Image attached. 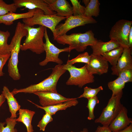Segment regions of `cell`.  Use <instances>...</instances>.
<instances>
[{
	"instance_id": "obj_35",
	"label": "cell",
	"mask_w": 132,
	"mask_h": 132,
	"mask_svg": "<svg viewBox=\"0 0 132 132\" xmlns=\"http://www.w3.org/2000/svg\"><path fill=\"white\" fill-rule=\"evenodd\" d=\"M95 132H112L109 127L99 126Z\"/></svg>"
},
{
	"instance_id": "obj_38",
	"label": "cell",
	"mask_w": 132,
	"mask_h": 132,
	"mask_svg": "<svg viewBox=\"0 0 132 132\" xmlns=\"http://www.w3.org/2000/svg\"><path fill=\"white\" fill-rule=\"evenodd\" d=\"M5 99L3 93L0 95V107L5 100Z\"/></svg>"
},
{
	"instance_id": "obj_6",
	"label": "cell",
	"mask_w": 132,
	"mask_h": 132,
	"mask_svg": "<svg viewBox=\"0 0 132 132\" xmlns=\"http://www.w3.org/2000/svg\"><path fill=\"white\" fill-rule=\"evenodd\" d=\"M123 94L122 90L117 95L111 97L100 116L95 120V123L109 127L124 106L121 102Z\"/></svg>"
},
{
	"instance_id": "obj_18",
	"label": "cell",
	"mask_w": 132,
	"mask_h": 132,
	"mask_svg": "<svg viewBox=\"0 0 132 132\" xmlns=\"http://www.w3.org/2000/svg\"><path fill=\"white\" fill-rule=\"evenodd\" d=\"M90 46L92 50V54L102 55L104 53L120 46L116 41L111 39L106 42L98 40L95 44Z\"/></svg>"
},
{
	"instance_id": "obj_16",
	"label": "cell",
	"mask_w": 132,
	"mask_h": 132,
	"mask_svg": "<svg viewBox=\"0 0 132 132\" xmlns=\"http://www.w3.org/2000/svg\"><path fill=\"white\" fill-rule=\"evenodd\" d=\"M131 50L130 48L124 49L123 52L116 65L111 68L112 75L118 76L120 72L123 69L127 67H132Z\"/></svg>"
},
{
	"instance_id": "obj_23",
	"label": "cell",
	"mask_w": 132,
	"mask_h": 132,
	"mask_svg": "<svg viewBox=\"0 0 132 132\" xmlns=\"http://www.w3.org/2000/svg\"><path fill=\"white\" fill-rule=\"evenodd\" d=\"M10 35L9 31H5L0 30V56L10 53L9 44L8 41Z\"/></svg>"
},
{
	"instance_id": "obj_5",
	"label": "cell",
	"mask_w": 132,
	"mask_h": 132,
	"mask_svg": "<svg viewBox=\"0 0 132 132\" xmlns=\"http://www.w3.org/2000/svg\"><path fill=\"white\" fill-rule=\"evenodd\" d=\"M66 18L59 16L56 14L46 15L42 10L37 8L32 17L23 19L22 21L25 26L33 27L38 25L48 28L51 31L54 36L56 26L60 22Z\"/></svg>"
},
{
	"instance_id": "obj_41",
	"label": "cell",
	"mask_w": 132,
	"mask_h": 132,
	"mask_svg": "<svg viewBox=\"0 0 132 132\" xmlns=\"http://www.w3.org/2000/svg\"><path fill=\"white\" fill-rule=\"evenodd\" d=\"M71 132H73L72 131H71Z\"/></svg>"
},
{
	"instance_id": "obj_2",
	"label": "cell",
	"mask_w": 132,
	"mask_h": 132,
	"mask_svg": "<svg viewBox=\"0 0 132 132\" xmlns=\"http://www.w3.org/2000/svg\"><path fill=\"white\" fill-rule=\"evenodd\" d=\"M63 67V65L58 64L52 68V72L49 76L43 81L24 88L19 89L15 88L11 92L14 95L19 93H33L35 92L42 91L57 92V83L60 77L66 71Z\"/></svg>"
},
{
	"instance_id": "obj_4",
	"label": "cell",
	"mask_w": 132,
	"mask_h": 132,
	"mask_svg": "<svg viewBox=\"0 0 132 132\" xmlns=\"http://www.w3.org/2000/svg\"><path fill=\"white\" fill-rule=\"evenodd\" d=\"M25 27L27 34L23 44L21 45L20 50H29L38 54L43 53L44 51L43 39L45 27L39 25L38 27L34 28L25 25Z\"/></svg>"
},
{
	"instance_id": "obj_10",
	"label": "cell",
	"mask_w": 132,
	"mask_h": 132,
	"mask_svg": "<svg viewBox=\"0 0 132 132\" xmlns=\"http://www.w3.org/2000/svg\"><path fill=\"white\" fill-rule=\"evenodd\" d=\"M44 37L45 42L44 45V51L46 53V57L43 61L39 63L41 66H44L49 62L55 63L59 65H62L63 61L59 58V54L62 52H70L72 50L69 46L63 49H59L56 47L50 42L48 36L46 28L45 27Z\"/></svg>"
},
{
	"instance_id": "obj_25",
	"label": "cell",
	"mask_w": 132,
	"mask_h": 132,
	"mask_svg": "<svg viewBox=\"0 0 132 132\" xmlns=\"http://www.w3.org/2000/svg\"><path fill=\"white\" fill-rule=\"evenodd\" d=\"M125 83L120 77L114 81L109 82L108 83L109 88L112 91L111 97L117 95L124 88Z\"/></svg>"
},
{
	"instance_id": "obj_9",
	"label": "cell",
	"mask_w": 132,
	"mask_h": 132,
	"mask_svg": "<svg viewBox=\"0 0 132 132\" xmlns=\"http://www.w3.org/2000/svg\"><path fill=\"white\" fill-rule=\"evenodd\" d=\"M97 21L93 17H89L84 15L74 16L72 15L66 18L64 23L57 25L55 29L54 37L55 40L57 37L66 34L72 29L79 26H84L90 23H95Z\"/></svg>"
},
{
	"instance_id": "obj_7",
	"label": "cell",
	"mask_w": 132,
	"mask_h": 132,
	"mask_svg": "<svg viewBox=\"0 0 132 132\" xmlns=\"http://www.w3.org/2000/svg\"><path fill=\"white\" fill-rule=\"evenodd\" d=\"M63 66V68L68 71L70 74L69 78L66 82V85H74L81 88L86 84L94 82V76L89 73L86 64L80 68L67 63Z\"/></svg>"
},
{
	"instance_id": "obj_34",
	"label": "cell",
	"mask_w": 132,
	"mask_h": 132,
	"mask_svg": "<svg viewBox=\"0 0 132 132\" xmlns=\"http://www.w3.org/2000/svg\"><path fill=\"white\" fill-rule=\"evenodd\" d=\"M10 56V53L0 56V77L3 76L4 74L2 71L3 68L7 61L9 59Z\"/></svg>"
},
{
	"instance_id": "obj_37",
	"label": "cell",
	"mask_w": 132,
	"mask_h": 132,
	"mask_svg": "<svg viewBox=\"0 0 132 132\" xmlns=\"http://www.w3.org/2000/svg\"><path fill=\"white\" fill-rule=\"evenodd\" d=\"M117 132H132V123L124 129Z\"/></svg>"
},
{
	"instance_id": "obj_32",
	"label": "cell",
	"mask_w": 132,
	"mask_h": 132,
	"mask_svg": "<svg viewBox=\"0 0 132 132\" xmlns=\"http://www.w3.org/2000/svg\"><path fill=\"white\" fill-rule=\"evenodd\" d=\"M125 83L132 82V67H129L122 70L119 76Z\"/></svg>"
},
{
	"instance_id": "obj_40",
	"label": "cell",
	"mask_w": 132,
	"mask_h": 132,
	"mask_svg": "<svg viewBox=\"0 0 132 132\" xmlns=\"http://www.w3.org/2000/svg\"><path fill=\"white\" fill-rule=\"evenodd\" d=\"M80 132H88V130L87 129L85 128L83 129Z\"/></svg>"
},
{
	"instance_id": "obj_1",
	"label": "cell",
	"mask_w": 132,
	"mask_h": 132,
	"mask_svg": "<svg viewBox=\"0 0 132 132\" xmlns=\"http://www.w3.org/2000/svg\"><path fill=\"white\" fill-rule=\"evenodd\" d=\"M27 31L23 23L18 22L14 33L9 44L11 56L8 63V71L9 76L14 80H19L21 77L18 67L19 54L21 43L23 37L26 36Z\"/></svg>"
},
{
	"instance_id": "obj_19",
	"label": "cell",
	"mask_w": 132,
	"mask_h": 132,
	"mask_svg": "<svg viewBox=\"0 0 132 132\" xmlns=\"http://www.w3.org/2000/svg\"><path fill=\"white\" fill-rule=\"evenodd\" d=\"M35 9L29 10L28 12L24 13L10 12L0 16V24L3 23L6 25H10L16 20L31 17L33 15Z\"/></svg>"
},
{
	"instance_id": "obj_39",
	"label": "cell",
	"mask_w": 132,
	"mask_h": 132,
	"mask_svg": "<svg viewBox=\"0 0 132 132\" xmlns=\"http://www.w3.org/2000/svg\"><path fill=\"white\" fill-rule=\"evenodd\" d=\"M82 1L83 2L85 5L86 7L88 4L90 2V0H83Z\"/></svg>"
},
{
	"instance_id": "obj_20",
	"label": "cell",
	"mask_w": 132,
	"mask_h": 132,
	"mask_svg": "<svg viewBox=\"0 0 132 132\" xmlns=\"http://www.w3.org/2000/svg\"><path fill=\"white\" fill-rule=\"evenodd\" d=\"M2 93L7 100L9 107V110L11 113V118H15L17 117L16 113L20 109L21 106L19 104L14 95L11 92L7 87L4 86Z\"/></svg>"
},
{
	"instance_id": "obj_8",
	"label": "cell",
	"mask_w": 132,
	"mask_h": 132,
	"mask_svg": "<svg viewBox=\"0 0 132 132\" xmlns=\"http://www.w3.org/2000/svg\"><path fill=\"white\" fill-rule=\"evenodd\" d=\"M132 24V21L123 19L118 21L110 31V39L116 41L120 46L124 49L129 48L128 37Z\"/></svg>"
},
{
	"instance_id": "obj_26",
	"label": "cell",
	"mask_w": 132,
	"mask_h": 132,
	"mask_svg": "<svg viewBox=\"0 0 132 132\" xmlns=\"http://www.w3.org/2000/svg\"><path fill=\"white\" fill-rule=\"evenodd\" d=\"M16 119L7 118L5 122H0V132H17V130L15 128L17 124Z\"/></svg>"
},
{
	"instance_id": "obj_21",
	"label": "cell",
	"mask_w": 132,
	"mask_h": 132,
	"mask_svg": "<svg viewBox=\"0 0 132 132\" xmlns=\"http://www.w3.org/2000/svg\"><path fill=\"white\" fill-rule=\"evenodd\" d=\"M19 116L16 119V121L21 122L25 126L27 132H33L34 130L31 124L32 121L35 111L27 109H20L19 110Z\"/></svg>"
},
{
	"instance_id": "obj_22",
	"label": "cell",
	"mask_w": 132,
	"mask_h": 132,
	"mask_svg": "<svg viewBox=\"0 0 132 132\" xmlns=\"http://www.w3.org/2000/svg\"><path fill=\"white\" fill-rule=\"evenodd\" d=\"M124 49L121 47L119 46L104 53L102 55L112 66H114L116 65Z\"/></svg>"
},
{
	"instance_id": "obj_33",
	"label": "cell",
	"mask_w": 132,
	"mask_h": 132,
	"mask_svg": "<svg viewBox=\"0 0 132 132\" xmlns=\"http://www.w3.org/2000/svg\"><path fill=\"white\" fill-rule=\"evenodd\" d=\"M53 121L52 115L48 113L45 112L42 119L38 123L37 126L40 128V130L44 131L47 124Z\"/></svg>"
},
{
	"instance_id": "obj_13",
	"label": "cell",
	"mask_w": 132,
	"mask_h": 132,
	"mask_svg": "<svg viewBox=\"0 0 132 132\" xmlns=\"http://www.w3.org/2000/svg\"><path fill=\"white\" fill-rule=\"evenodd\" d=\"M13 1L17 8L24 7L29 10L38 8L42 10L46 15L56 14L44 0H14Z\"/></svg>"
},
{
	"instance_id": "obj_29",
	"label": "cell",
	"mask_w": 132,
	"mask_h": 132,
	"mask_svg": "<svg viewBox=\"0 0 132 132\" xmlns=\"http://www.w3.org/2000/svg\"><path fill=\"white\" fill-rule=\"evenodd\" d=\"M90 59V55L86 52L79 54L71 60H68L66 63L70 65H73L77 63H84L88 64L89 63Z\"/></svg>"
},
{
	"instance_id": "obj_31",
	"label": "cell",
	"mask_w": 132,
	"mask_h": 132,
	"mask_svg": "<svg viewBox=\"0 0 132 132\" xmlns=\"http://www.w3.org/2000/svg\"><path fill=\"white\" fill-rule=\"evenodd\" d=\"M72 5L73 15H84L85 7L81 5L78 0H70Z\"/></svg>"
},
{
	"instance_id": "obj_24",
	"label": "cell",
	"mask_w": 132,
	"mask_h": 132,
	"mask_svg": "<svg viewBox=\"0 0 132 132\" xmlns=\"http://www.w3.org/2000/svg\"><path fill=\"white\" fill-rule=\"evenodd\" d=\"M100 3L98 0H90L88 4L85 7L84 15L89 17H97L100 12Z\"/></svg>"
},
{
	"instance_id": "obj_17",
	"label": "cell",
	"mask_w": 132,
	"mask_h": 132,
	"mask_svg": "<svg viewBox=\"0 0 132 132\" xmlns=\"http://www.w3.org/2000/svg\"><path fill=\"white\" fill-rule=\"evenodd\" d=\"M77 98H73L72 99L67 101L64 102L53 106L43 107L36 104L29 100H28L35 105L37 108L44 110L45 112H47L52 115L55 114L57 111L65 110L67 108L72 106H75L78 103Z\"/></svg>"
},
{
	"instance_id": "obj_12",
	"label": "cell",
	"mask_w": 132,
	"mask_h": 132,
	"mask_svg": "<svg viewBox=\"0 0 132 132\" xmlns=\"http://www.w3.org/2000/svg\"><path fill=\"white\" fill-rule=\"evenodd\" d=\"M90 55L89 63L86 64L89 73L93 75H101L107 73L108 70V63L103 56L92 53Z\"/></svg>"
},
{
	"instance_id": "obj_15",
	"label": "cell",
	"mask_w": 132,
	"mask_h": 132,
	"mask_svg": "<svg viewBox=\"0 0 132 132\" xmlns=\"http://www.w3.org/2000/svg\"><path fill=\"white\" fill-rule=\"evenodd\" d=\"M127 112V109L123 106L109 126L112 132H117L121 131L132 123V119L128 117Z\"/></svg>"
},
{
	"instance_id": "obj_14",
	"label": "cell",
	"mask_w": 132,
	"mask_h": 132,
	"mask_svg": "<svg viewBox=\"0 0 132 132\" xmlns=\"http://www.w3.org/2000/svg\"><path fill=\"white\" fill-rule=\"evenodd\" d=\"M58 16L66 18L73 15L72 7L66 0H44Z\"/></svg>"
},
{
	"instance_id": "obj_27",
	"label": "cell",
	"mask_w": 132,
	"mask_h": 132,
	"mask_svg": "<svg viewBox=\"0 0 132 132\" xmlns=\"http://www.w3.org/2000/svg\"><path fill=\"white\" fill-rule=\"evenodd\" d=\"M88 102L86 107L89 110V115L88 119L89 120H94L95 118L94 110L96 105L99 103V100L97 96L87 99Z\"/></svg>"
},
{
	"instance_id": "obj_3",
	"label": "cell",
	"mask_w": 132,
	"mask_h": 132,
	"mask_svg": "<svg viewBox=\"0 0 132 132\" xmlns=\"http://www.w3.org/2000/svg\"><path fill=\"white\" fill-rule=\"evenodd\" d=\"M55 40L59 44H68L72 50L80 52L84 51L88 46L95 44L98 40L95 38L91 30L84 33H74L69 35L66 34L57 37Z\"/></svg>"
},
{
	"instance_id": "obj_30",
	"label": "cell",
	"mask_w": 132,
	"mask_h": 132,
	"mask_svg": "<svg viewBox=\"0 0 132 132\" xmlns=\"http://www.w3.org/2000/svg\"><path fill=\"white\" fill-rule=\"evenodd\" d=\"M103 89V88L101 86L95 88L86 87L84 88L83 93L77 98H84L88 99L93 97L97 96L98 93Z\"/></svg>"
},
{
	"instance_id": "obj_28",
	"label": "cell",
	"mask_w": 132,
	"mask_h": 132,
	"mask_svg": "<svg viewBox=\"0 0 132 132\" xmlns=\"http://www.w3.org/2000/svg\"><path fill=\"white\" fill-rule=\"evenodd\" d=\"M17 8L13 3L8 4L2 0H0V16L9 13H15Z\"/></svg>"
},
{
	"instance_id": "obj_36",
	"label": "cell",
	"mask_w": 132,
	"mask_h": 132,
	"mask_svg": "<svg viewBox=\"0 0 132 132\" xmlns=\"http://www.w3.org/2000/svg\"><path fill=\"white\" fill-rule=\"evenodd\" d=\"M128 44L129 48L132 49V26L131 27L128 37Z\"/></svg>"
},
{
	"instance_id": "obj_11",
	"label": "cell",
	"mask_w": 132,
	"mask_h": 132,
	"mask_svg": "<svg viewBox=\"0 0 132 132\" xmlns=\"http://www.w3.org/2000/svg\"><path fill=\"white\" fill-rule=\"evenodd\" d=\"M33 93L38 96L40 103L43 107L55 105L73 98H66L57 92L51 91H38L34 92Z\"/></svg>"
}]
</instances>
